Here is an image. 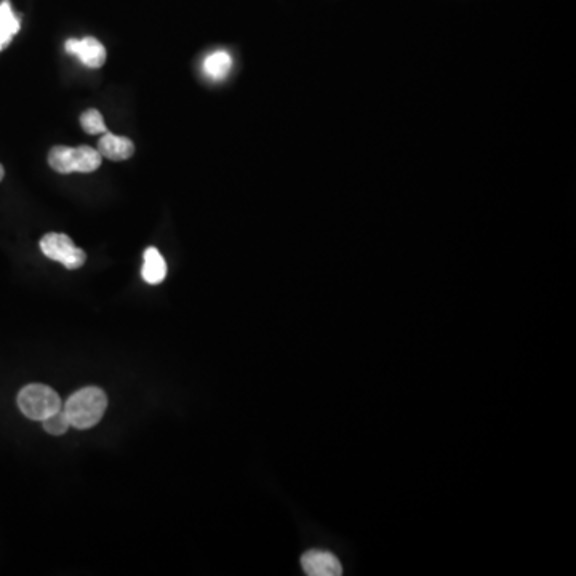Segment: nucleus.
<instances>
[{
    "instance_id": "f03ea898",
    "label": "nucleus",
    "mask_w": 576,
    "mask_h": 576,
    "mask_svg": "<svg viewBox=\"0 0 576 576\" xmlns=\"http://www.w3.org/2000/svg\"><path fill=\"white\" fill-rule=\"evenodd\" d=\"M103 157L98 149L90 146L68 148V146H55L48 152V165L61 175L69 173H92L100 168Z\"/></svg>"
},
{
    "instance_id": "ddd939ff",
    "label": "nucleus",
    "mask_w": 576,
    "mask_h": 576,
    "mask_svg": "<svg viewBox=\"0 0 576 576\" xmlns=\"http://www.w3.org/2000/svg\"><path fill=\"white\" fill-rule=\"evenodd\" d=\"M4 176H5L4 167H2V165H0V181L4 180Z\"/></svg>"
},
{
    "instance_id": "423d86ee",
    "label": "nucleus",
    "mask_w": 576,
    "mask_h": 576,
    "mask_svg": "<svg viewBox=\"0 0 576 576\" xmlns=\"http://www.w3.org/2000/svg\"><path fill=\"white\" fill-rule=\"evenodd\" d=\"M69 55L79 58L80 63H84L87 68L98 69L106 63V48L100 40L95 37H85V39H69L64 45Z\"/></svg>"
},
{
    "instance_id": "f257e3e1",
    "label": "nucleus",
    "mask_w": 576,
    "mask_h": 576,
    "mask_svg": "<svg viewBox=\"0 0 576 576\" xmlns=\"http://www.w3.org/2000/svg\"><path fill=\"white\" fill-rule=\"evenodd\" d=\"M108 408V397L100 388H84L74 392L63 404L72 428L90 429L100 423Z\"/></svg>"
},
{
    "instance_id": "9d476101",
    "label": "nucleus",
    "mask_w": 576,
    "mask_h": 576,
    "mask_svg": "<svg viewBox=\"0 0 576 576\" xmlns=\"http://www.w3.org/2000/svg\"><path fill=\"white\" fill-rule=\"evenodd\" d=\"M204 74L208 79L223 80L232 69V58L228 52H215L204 60Z\"/></svg>"
},
{
    "instance_id": "7ed1b4c3",
    "label": "nucleus",
    "mask_w": 576,
    "mask_h": 576,
    "mask_svg": "<svg viewBox=\"0 0 576 576\" xmlns=\"http://www.w3.org/2000/svg\"><path fill=\"white\" fill-rule=\"evenodd\" d=\"M18 407L26 418L44 421L48 416L63 408L60 396L45 384H28L18 394Z\"/></svg>"
},
{
    "instance_id": "39448f33",
    "label": "nucleus",
    "mask_w": 576,
    "mask_h": 576,
    "mask_svg": "<svg viewBox=\"0 0 576 576\" xmlns=\"http://www.w3.org/2000/svg\"><path fill=\"white\" fill-rule=\"evenodd\" d=\"M301 568L309 576H338L343 573V567L338 557L330 551L311 549L301 556Z\"/></svg>"
},
{
    "instance_id": "6e6552de",
    "label": "nucleus",
    "mask_w": 576,
    "mask_h": 576,
    "mask_svg": "<svg viewBox=\"0 0 576 576\" xmlns=\"http://www.w3.org/2000/svg\"><path fill=\"white\" fill-rule=\"evenodd\" d=\"M143 269H141V276L144 282L149 285H157L167 277V263H165L164 256L160 255L159 250L154 247H149L143 255Z\"/></svg>"
},
{
    "instance_id": "20e7f679",
    "label": "nucleus",
    "mask_w": 576,
    "mask_h": 576,
    "mask_svg": "<svg viewBox=\"0 0 576 576\" xmlns=\"http://www.w3.org/2000/svg\"><path fill=\"white\" fill-rule=\"evenodd\" d=\"M40 250L50 260L58 261L63 264L64 268L79 269L82 268L87 260L82 248L77 247L72 242L71 237L66 234H58V232H50L45 234L40 240Z\"/></svg>"
},
{
    "instance_id": "f8f14e48",
    "label": "nucleus",
    "mask_w": 576,
    "mask_h": 576,
    "mask_svg": "<svg viewBox=\"0 0 576 576\" xmlns=\"http://www.w3.org/2000/svg\"><path fill=\"white\" fill-rule=\"evenodd\" d=\"M42 424H44L45 431L52 436H63L64 432H68V429L71 428V423H69L63 408L45 418Z\"/></svg>"
},
{
    "instance_id": "9b49d317",
    "label": "nucleus",
    "mask_w": 576,
    "mask_h": 576,
    "mask_svg": "<svg viewBox=\"0 0 576 576\" xmlns=\"http://www.w3.org/2000/svg\"><path fill=\"white\" fill-rule=\"evenodd\" d=\"M80 125L88 135H104L108 133V127L104 124L103 116L96 109H88L80 116Z\"/></svg>"
},
{
    "instance_id": "0eeeda50",
    "label": "nucleus",
    "mask_w": 576,
    "mask_h": 576,
    "mask_svg": "<svg viewBox=\"0 0 576 576\" xmlns=\"http://www.w3.org/2000/svg\"><path fill=\"white\" fill-rule=\"evenodd\" d=\"M98 152L101 157L114 160V162H122V160L130 159L135 152V144L132 140H128L125 136L112 135V133H104L98 141Z\"/></svg>"
},
{
    "instance_id": "1a4fd4ad",
    "label": "nucleus",
    "mask_w": 576,
    "mask_h": 576,
    "mask_svg": "<svg viewBox=\"0 0 576 576\" xmlns=\"http://www.w3.org/2000/svg\"><path fill=\"white\" fill-rule=\"evenodd\" d=\"M20 31V20L13 13L10 2L5 0L0 4V52L10 44L13 36Z\"/></svg>"
}]
</instances>
